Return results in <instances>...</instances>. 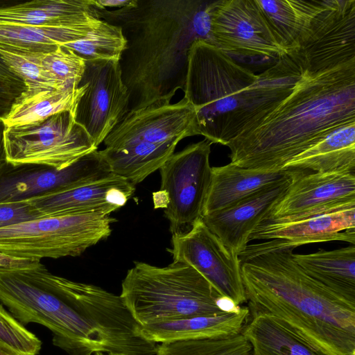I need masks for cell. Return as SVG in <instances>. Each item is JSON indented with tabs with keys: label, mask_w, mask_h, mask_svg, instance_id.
<instances>
[{
	"label": "cell",
	"mask_w": 355,
	"mask_h": 355,
	"mask_svg": "<svg viewBox=\"0 0 355 355\" xmlns=\"http://www.w3.org/2000/svg\"><path fill=\"white\" fill-rule=\"evenodd\" d=\"M214 1L138 0L133 7L96 8L101 19L121 28L127 41L119 64L129 112L171 102L178 89L184 90L191 45L198 40L214 44Z\"/></svg>",
	"instance_id": "cell-1"
},
{
	"label": "cell",
	"mask_w": 355,
	"mask_h": 355,
	"mask_svg": "<svg viewBox=\"0 0 355 355\" xmlns=\"http://www.w3.org/2000/svg\"><path fill=\"white\" fill-rule=\"evenodd\" d=\"M294 249L270 240L239 256L250 311L274 317L321 355H355V303L307 275Z\"/></svg>",
	"instance_id": "cell-2"
},
{
	"label": "cell",
	"mask_w": 355,
	"mask_h": 355,
	"mask_svg": "<svg viewBox=\"0 0 355 355\" xmlns=\"http://www.w3.org/2000/svg\"><path fill=\"white\" fill-rule=\"evenodd\" d=\"M355 122V58L306 70L275 108L227 144L232 164L278 171L337 128Z\"/></svg>",
	"instance_id": "cell-3"
},
{
	"label": "cell",
	"mask_w": 355,
	"mask_h": 355,
	"mask_svg": "<svg viewBox=\"0 0 355 355\" xmlns=\"http://www.w3.org/2000/svg\"><path fill=\"white\" fill-rule=\"evenodd\" d=\"M306 71L298 58L287 54L257 75L216 45L198 40L189 52L183 97L194 107L200 135L226 146L275 108Z\"/></svg>",
	"instance_id": "cell-4"
},
{
	"label": "cell",
	"mask_w": 355,
	"mask_h": 355,
	"mask_svg": "<svg viewBox=\"0 0 355 355\" xmlns=\"http://www.w3.org/2000/svg\"><path fill=\"white\" fill-rule=\"evenodd\" d=\"M0 302L21 324L48 328L53 344L69 355L98 352L113 320L112 304L99 287L55 275L41 262L0 268Z\"/></svg>",
	"instance_id": "cell-5"
},
{
	"label": "cell",
	"mask_w": 355,
	"mask_h": 355,
	"mask_svg": "<svg viewBox=\"0 0 355 355\" xmlns=\"http://www.w3.org/2000/svg\"><path fill=\"white\" fill-rule=\"evenodd\" d=\"M120 296L141 325L225 313L219 306L223 295L194 268L180 262L165 267L135 262Z\"/></svg>",
	"instance_id": "cell-6"
},
{
	"label": "cell",
	"mask_w": 355,
	"mask_h": 355,
	"mask_svg": "<svg viewBox=\"0 0 355 355\" xmlns=\"http://www.w3.org/2000/svg\"><path fill=\"white\" fill-rule=\"evenodd\" d=\"M115 221L110 215H64L0 228V252L33 260L80 256L107 239Z\"/></svg>",
	"instance_id": "cell-7"
},
{
	"label": "cell",
	"mask_w": 355,
	"mask_h": 355,
	"mask_svg": "<svg viewBox=\"0 0 355 355\" xmlns=\"http://www.w3.org/2000/svg\"><path fill=\"white\" fill-rule=\"evenodd\" d=\"M211 142L207 139L174 153L159 169L161 186L153 193L155 209H164L172 236L189 232L202 218L212 179Z\"/></svg>",
	"instance_id": "cell-8"
},
{
	"label": "cell",
	"mask_w": 355,
	"mask_h": 355,
	"mask_svg": "<svg viewBox=\"0 0 355 355\" xmlns=\"http://www.w3.org/2000/svg\"><path fill=\"white\" fill-rule=\"evenodd\" d=\"M4 139L6 161L15 165L39 164L61 170L98 150L71 111L6 127Z\"/></svg>",
	"instance_id": "cell-9"
},
{
	"label": "cell",
	"mask_w": 355,
	"mask_h": 355,
	"mask_svg": "<svg viewBox=\"0 0 355 355\" xmlns=\"http://www.w3.org/2000/svg\"><path fill=\"white\" fill-rule=\"evenodd\" d=\"M210 17L214 44L230 55L279 60L288 54L257 0L215 1Z\"/></svg>",
	"instance_id": "cell-10"
},
{
	"label": "cell",
	"mask_w": 355,
	"mask_h": 355,
	"mask_svg": "<svg viewBox=\"0 0 355 355\" xmlns=\"http://www.w3.org/2000/svg\"><path fill=\"white\" fill-rule=\"evenodd\" d=\"M85 62L79 85H86L85 91L75 107L73 116L98 148L128 113L130 96L122 80L119 61Z\"/></svg>",
	"instance_id": "cell-11"
},
{
	"label": "cell",
	"mask_w": 355,
	"mask_h": 355,
	"mask_svg": "<svg viewBox=\"0 0 355 355\" xmlns=\"http://www.w3.org/2000/svg\"><path fill=\"white\" fill-rule=\"evenodd\" d=\"M167 251L173 261L194 268L237 305L247 301L239 255L228 249L202 218L187 233L172 236L171 248Z\"/></svg>",
	"instance_id": "cell-12"
},
{
	"label": "cell",
	"mask_w": 355,
	"mask_h": 355,
	"mask_svg": "<svg viewBox=\"0 0 355 355\" xmlns=\"http://www.w3.org/2000/svg\"><path fill=\"white\" fill-rule=\"evenodd\" d=\"M111 171L96 150L64 169L39 164H0V202L61 192L98 180Z\"/></svg>",
	"instance_id": "cell-13"
},
{
	"label": "cell",
	"mask_w": 355,
	"mask_h": 355,
	"mask_svg": "<svg viewBox=\"0 0 355 355\" xmlns=\"http://www.w3.org/2000/svg\"><path fill=\"white\" fill-rule=\"evenodd\" d=\"M305 172L293 180L262 222H290L355 206V172Z\"/></svg>",
	"instance_id": "cell-14"
},
{
	"label": "cell",
	"mask_w": 355,
	"mask_h": 355,
	"mask_svg": "<svg viewBox=\"0 0 355 355\" xmlns=\"http://www.w3.org/2000/svg\"><path fill=\"white\" fill-rule=\"evenodd\" d=\"M198 135L194 107L183 97L175 103L157 101L129 112L103 143L105 148L118 149L137 142L180 141Z\"/></svg>",
	"instance_id": "cell-15"
},
{
	"label": "cell",
	"mask_w": 355,
	"mask_h": 355,
	"mask_svg": "<svg viewBox=\"0 0 355 355\" xmlns=\"http://www.w3.org/2000/svg\"><path fill=\"white\" fill-rule=\"evenodd\" d=\"M135 186L112 173L90 182L28 200L44 216L110 215L124 206Z\"/></svg>",
	"instance_id": "cell-16"
},
{
	"label": "cell",
	"mask_w": 355,
	"mask_h": 355,
	"mask_svg": "<svg viewBox=\"0 0 355 355\" xmlns=\"http://www.w3.org/2000/svg\"><path fill=\"white\" fill-rule=\"evenodd\" d=\"M288 53L310 42L334 17L343 0H257Z\"/></svg>",
	"instance_id": "cell-17"
},
{
	"label": "cell",
	"mask_w": 355,
	"mask_h": 355,
	"mask_svg": "<svg viewBox=\"0 0 355 355\" xmlns=\"http://www.w3.org/2000/svg\"><path fill=\"white\" fill-rule=\"evenodd\" d=\"M295 176L260 190L226 208L202 216L207 227L232 252L240 255L247 248L254 230L282 198Z\"/></svg>",
	"instance_id": "cell-18"
},
{
	"label": "cell",
	"mask_w": 355,
	"mask_h": 355,
	"mask_svg": "<svg viewBox=\"0 0 355 355\" xmlns=\"http://www.w3.org/2000/svg\"><path fill=\"white\" fill-rule=\"evenodd\" d=\"M272 240L295 248L314 243L344 241L355 244V206L290 222H261L250 241Z\"/></svg>",
	"instance_id": "cell-19"
},
{
	"label": "cell",
	"mask_w": 355,
	"mask_h": 355,
	"mask_svg": "<svg viewBox=\"0 0 355 355\" xmlns=\"http://www.w3.org/2000/svg\"><path fill=\"white\" fill-rule=\"evenodd\" d=\"M101 18L91 0H34L0 7V22L92 30Z\"/></svg>",
	"instance_id": "cell-20"
},
{
	"label": "cell",
	"mask_w": 355,
	"mask_h": 355,
	"mask_svg": "<svg viewBox=\"0 0 355 355\" xmlns=\"http://www.w3.org/2000/svg\"><path fill=\"white\" fill-rule=\"evenodd\" d=\"M301 171L293 169L258 171L241 168L231 163L212 167L211 183L203 215L230 207Z\"/></svg>",
	"instance_id": "cell-21"
},
{
	"label": "cell",
	"mask_w": 355,
	"mask_h": 355,
	"mask_svg": "<svg viewBox=\"0 0 355 355\" xmlns=\"http://www.w3.org/2000/svg\"><path fill=\"white\" fill-rule=\"evenodd\" d=\"M250 309L233 313L202 315L141 325L142 336L155 343L175 340L226 337L241 334L249 321Z\"/></svg>",
	"instance_id": "cell-22"
},
{
	"label": "cell",
	"mask_w": 355,
	"mask_h": 355,
	"mask_svg": "<svg viewBox=\"0 0 355 355\" xmlns=\"http://www.w3.org/2000/svg\"><path fill=\"white\" fill-rule=\"evenodd\" d=\"M283 169L355 172V122L337 128L291 159Z\"/></svg>",
	"instance_id": "cell-23"
},
{
	"label": "cell",
	"mask_w": 355,
	"mask_h": 355,
	"mask_svg": "<svg viewBox=\"0 0 355 355\" xmlns=\"http://www.w3.org/2000/svg\"><path fill=\"white\" fill-rule=\"evenodd\" d=\"M293 257L311 277L355 303L354 245L333 250L320 249L309 254L293 253Z\"/></svg>",
	"instance_id": "cell-24"
},
{
	"label": "cell",
	"mask_w": 355,
	"mask_h": 355,
	"mask_svg": "<svg viewBox=\"0 0 355 355\" xmlns=\"http://www.w3.org/2000/svg\"><path fill=\"white\" fill-rule=\"evenodd\" d=\"M178 143L137 142L118 149L105 148L99 153L111 173L135 186L159 169L174 153Z\"/></svg>",
	"instance_id": "cell-25"
},
{
	"label": "cell",
	"mask_w": 355,
	"mask_h": 355,
	"mask_svg": "<svg viewBox=\"0 0 355 355\" xmlns=\"http://www.w3.org/2000/svg\"><path fill=\"white\" fill-rule=\"evenodd\" d=\"M91 30L0 22V48L25 53H47L78 40Z\"/></svg>",
	"instance_id": "cell-26"
},
{
	"label": "cell",
	"mask_w": 355,
	"mask_h": 355,
	"mask_svg": "<svg viewBox=\"0 0 355 355\" xmlns=\"http://www.w3.org/2000/svg\"><path fill=\"white\" fill-rule=\"evenodd\" d=\"M242 334L251 346L250 355H321L266 313L253 314Z\"/></svg>",
	"instance_id": "cell-27"
},
{
	"label": "cell",
	"mask_w": 355,
	"mask_h": 355,
	"mask_svg": "<svg viewBox=\"0 0 355 355\" xmlns=\"http://www.w3.org/2000/svg\"><path fill=\"white\" fill-rule=\"evenodd\" d=\"M85 87L82 84L76 89L46 90L21 96L3 121L6 127H11L40 121L64 111L73 113Z\"/></svg>",
	"instance_id": "cell-28"
},
{
	"label": "cell",
	"mask_w": 355,
	"mask_h": 355,
	"mask_svg": "<svg viewBox=\"0 0 355 355\" xmlns=\"http://www.w3.org/2000/svg\"><path fill=\"white\" fill-rule=\"evenodd\" d=\"M127 41L120 26L101 19L83 38L62 44L85 61L114 60L119 61Z\"/></svg>",
	"instance_id": "cell-29"
},
{
	"label": "cell",
	"mask_w": 355,
	"mask_h": 355,
	"mask_svg": "<svg viewBox=\"0 0 355 355\" xmlns=\"http://www.w3.org/2000/svg\"><path fill=\"white\" fill-rule=\"evenodd\" d=\"M251 346L243 334L164 342L155 355H249Z\"/></svg>",
	"instance_id": "cell-30"
},
{
	"label": "cell",
	"mask_w": 355,
	"mask_h": 355,
	"mask_svg": "<svg viewBox=\"0 0 355 355\" xmlns=\"http://www.w3.org/2000/svg\"><path fill=\"white\" fill-rule=\"evenodd\" d=\"M0 55L8 66L24 80L26 90L21 96L60 89L42 65L40 53H19L0 48Z\"/></svg>",
	"instance_id": "cell-31"
},
{
	"label": "cell",
	"mask_w": 355,
	"mask_h": 355,
	"mask_svg": "<svg viewBox=\"0 0 355 355\" xmlns=\"http://www.w3.org/2000/svg\"><path fill=\"white\" fill-rule=\"evenodd\" d=\"M40 60L60 89H76L83 75L85 62L71 49L60 45L57 49L40 54Z\"/></svg>",
	"instance_id": "cell-32"
},
{
	"label": "cell",
	"mask_w": 355,
	"mask_h": 355,
	"mask_svg": "<svg viewBox=\"0 0 355 355\" xmlns=\"http://www.w3.org/2000/svg\"><path fill=\"white\" fill-rule=\"evenodd\" d=\"M40 340L0 304V349L8 355H37Z\"/></svg>",
	"instance_id": "cell-33"
},
{
	"label": "cell",
	"mask_w": 355,
	"mask_h": 355,
	"mask_svg": "<svg viewBox=\"0 0 355 355\" xmlns=\"http://www.w3.org/2000/svg\"><path fill=\"white\" fill-rule=\"evenodd\" d=\"M26 90L24 80L4 62L0 55V119L10 112Z\"/></svg>",
	"instance_id": "cell-34"
},
{
	"label": "cell",
	"mask_w": 355,
	"mask_h": 355,
	"mask_svg": "<svg viewBox=\"0 0 355 355\" xmlns=\"http://www.w3.org/2000/svg\"><path fill=\"white\" fill-rule=\"evenodd\" d=\"M43 217L28 200L0 202V228Z\"/></svg>",
	"instance_id": "cell-35"
},
{
	"label": "cell",
	"mask_w": 355,
	"mask_h": 355,
	"mask_svg": "<svg viewBox=\"0 0 355 355\" xmlns=\"http://www.w3.org/2000/svg\"><path fill=\"white\" fill-rule=\"evenodd\" d=\"M40 260H33L12 257L0 252V268H25L39 263Z\"/></svg>",
	"instance_id": "cell-36"
},
{
	"label": "cell",
	"mask_w": 355,
	"mask_h": 355,
	"mask_svg": "<svg viewBox=\"0 0 355 355\" xmlns=\"http://www.w3.org/2000/svg\"><path fill=\"white\" fill-rule=\"evenodd\" d=\"M92 5L96 9L114 8L120 9L137 6L138 0H91Z\"/></svg>",
	"instance_id": "cell-37"
},
{
	"label": "cell",
	"mask_w": 355,
	"mask_h": 355,
	"mask_svg": "<svg viewBox=\"0 0 355 355\" xmlns=\"http://www.w3.org/2000/svg\"><path fill=\"white\" fill-rule=\"evenodd\" d=\"M6 125L2 119H0V164L6 161L4 134Z\"/></svg>",
	"instance_id": "cell-38"
},
{
	"label": "cell",
	"mask_w": 355,
	"mask_h": 355,
	"mask_svg": "<svg viewBox=\"0 0 355 355\" xmlns=\"http://www.w3.org/2000/svg\"><path fill=\"white\" fill-rule=\"evenodd\" d=\"M94 355H124L121 354H104L101 352L95 353Z\"/></svg>",
	"instance_id": "cell-39"
},
{
	"label": "cell",
	"mask_w": 355,
	"mask_h": 355,
	"mask_svg": "<svg viewBox=\"0 0 355 355\" xmlns=\"http://www.w3.org/2000/svg\"><path fill=\"white\" fill-rule=\"evenodd\" d=\"M0 355H8V354H6L5 352H3V350L0 349Z\"/></svg>",
	"instance_id": "cell-40"
},
{
	"label": "cell",
	"mask_w": 355,
	"mask_h": 355,
	"mask_svg": "<svg viewBox=\"0 0 355 355\" xmlns=\"http://www.w3.org/2000/svg\"><path fill=\"white\" fill-rule=\"evenodd\" d=\"M249 355H250V354H249Z\"/></svg>",
	"instance_id": "cell-41"
}]
</instances>
